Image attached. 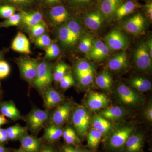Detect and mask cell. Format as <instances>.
Segmentation results:
<instances>
[{
	"label": "cell",
	"instance_id": "6da1fadb",
	"mask_svg": "<svg viewBox=\"0 0 152 152\" xmlns=\"http://www.w3.org/2000/svg\"><path fill=\"white\" fill-rule=\"evenodd\" d=\"M72 121L78 134L81 136H85L89 126V113L83 107H78L74 110Z\"/></svg>",
	"mask_w": 152,
	"mask_h": 152
},
{
	"label": "cell",
	"instance_id": "7a4b0ae2",
	"mask_svg": "<svg viewBox=\"0 0 152 152\" xmlns=\"http://www.w3.org/2000/svg\"><path fill=\"white\" fill-rule=\"evenodd\" d=\"M53 75L51 67L48 63L43 62L38 64L34 85L40 90L48 86L52 83Z\"/></svg>",
	"mask_w": 152,
	"mask_h": 152
},
{
	"label": "cell",
	"instance_id": "3957f363",
	"mask_svg": "<svg viewBox=\"0 0 152 152\" xmlns=\"http://www.w3.org/2000/svg\"><path fill=\"white\" fill-rule=\"evenodd\" d=\"M104 41V43L111 50H124L129 45L126 36L118 29H114L109 33Z\"/></svg>",
	"mask_w": 152,
	"mask_h": 152
},
{
	"label": "cell",
	"instance_id": "277c9868",
	"mask_svg": "<svg viewBox=\"0 0 152 152\" xmlns=\"http://www.w3.org/2000/svg\"><path fill=\"white\" fill-rule=\"evenodd\" d=\"M134 128L124 127L116 130L109 139V147L113 149H121L124 146L128 138L133 132Z\"/></svg>",
	"mask_w": 152,
	"mask_h": 152
},
{
	"label": "cell",
	"instance_id": "5b68a950",
	"mask_svg": "<svg viewBox=\"0 0 152 152\" xmlns=\"http://www.w3.org/2000/svg\"><path fill=\"white\" fill-rule=\"evenodd\" d=\"M134 63L136 67L140 70L148 71L152 68V58L145 43L140 45L134 54Z\"/></svg>",
	"mask_w": 152,
	"mask_h": 152
},
{
	"label": "cell",
	"instance_id": "8992f818",
	"mask_svg": "<svg viewBox=\"0 0 152 152\" xmlns=\"http://www.w3.org/2000/svg\"><path fill=\"white\" fill-rule=\"evenodd\" d=\"M117 92L120 101L125 104L135 106L141 102V98L138 94L124 84L118 86Z\"/></svg>",
	"mask_w": 152,
	"mask_h": 152
},
{
	"label": "cell",
	"instance_id": "52a82bcc",
	"mask_svg": "<svg viewBox=\"0 0 152 152\" xmlns=\"http://www.w3.org/2000/svg\"><path fill=\"white\" fill-rule=\"evenodd\" d=\"M48 112L39 109H34L29 114L27 118L28 124L33 132L36 133L40 129L48 120Z\"/></svg>",
	"mask_w": 152,
	"mask_h": 152
},
{
	"label": "cell",
	"instance_id": "ba28073f",
	"mask_svg": "<svg viewBox=\"0 0 152 152\" xmlns=\"http://www.w3.org/2000/svg\"><path fill=\"white\" fill-rule=\"evenodd\" d=\"M110 50L103 41L100 39L94 40L91 48L88 53V57L91 60L101 61L109 56Z\"/></svg>",
	"mask_w": 152,
	"mask_h": 152
},
{
	"label": "cell",
	"instance_id": "9c48e42d",
	"mask_svg": "<svg viewBox=\"0 0 152 152\" xmlns=\"http://www.w3.org/2000/svg\"><path fill=\"white\" fill-rule=\"evenodd\" d=\"M146 21L140 14H138L128 19L124 23V27L128 32L137 34L142 33L145 27Z\"/></svg>",
	"mask_w": 152,
	"mask_h": 152
},
{
	"label": "cell",
	"instance_id": "30bf717a",
	"mask_svg": "<svg viewBox=\"0 0 152 152\" xmlns=\"http://www.w3.org/2000/svg\"><path fill=\"white\" fill-rule=\"evenodd\" d=\"M109 101L104 94L91 92L89 94L86 100L87 105L92 111L98 110L108 107Z\"/></svg>",
	"mask_w": 152,
	"mask_h": 152
},
{
	"label": "cell",
	"instance_id": "8fae6325",
	"mask_svg": "<svg viewBox=\"0 0 152 152\" xmlns=\"http://www.w3.org/2000/svg\"><path fill=\"white\" fill-rule=\"evenodd\" d=\"M72 109V105L69 103H65L59 106L52 115L51 122L53 125L60 126L65 123Z\"/></svg>",
	"mask_w": 152,
	"mask_h": 152
},
{
	"label": "cell",
	"instance_id": "7c38bea8",
	"mask_svg": "<svg viewBox=\"0 0 152 152\" xmlns=\"http://www.w3.org/2000/svg\"><path fill=\"white\" fill-rule=\"evenodd\" d=\"M38 64L35 61L25 59L19 63L20 69L22 75L28 81L34 80L37 75Z\"/></svg>",
	"mask_w": 152,
	"mask_h": 152
},
{
	"label": "cell",
	"instance_id": "4fadbf2b",
	"mask_svg": "<svg viewBox=\"0 0 152 152\" xmlns=\"http://www.w3.org/2000/svg\"><path fill=\"white\" fill-rule=\"evenodd\" d=\"M122 3V0H101L99 7L100 13L104 18H109L114 16Z\"/></svg>",
	"mask_w": 152,
	"mask_h": 152
},
{
	"label": "cell",
	"instance_id": "5bb4252c",
	"mask_svg": "<svg viewBox=\"0 0 152 152\" xmlns=\"http://www.w3.org/2000/svg\"><path fill=\"white\" fill-rule=\"evenodd\" d=\"M23 150L26 152H38L40 149V142L37 139L24 133L19 137Z\"/></svg>",
	"mask_w": 152,
	"mask_h": 152
},
{
	"label": "cell",
	"instance_id": "9a60e30c",
	"mask_svg": "<svg viewBox=\"0 0 152 152\" xmlns=\"http://www.w3.org/2000/svg\"><path fill=\"white\" fill-rule=\"evenodd\" d=\"M11 48L14 50L20 53L28 54L31 53L28 39L21 32H19L16 36L12 43Z\"/></svg>",
	"mask_w": 152,
	"mask_h": 152
},
{
	"label": "cell",
	"instance_id": "2e32d148",
	"mask_svg": "<svg viewBox=\"0 0 152 152\" xmlns=\"http://www.w3.org/2000/svg\"><path fill=\"white\" fill-rule=\"evenodd\" d=\"M91 122L94 129L102 133L103 137L107 136L111 131L112 125L110 123L100 115H94Z\"/></svg>",
	"mask_w": 152,
	"mask_h": 152
},
{
	"label": "cell",
	"instance_id": "e0dca14e",
	"mask_svg": "<svg viewBox=\"0 0 152 152\" xmlns=\"http://www.w3.org/2000/svg\"><path fill=\"white\" fill-rule=\"evenodd\" d=\"M103 18L100 12H91L85 16L84 23L87 27L93 31H96L101 27L103 22Z\"/></svg>",
	"mask_w": 152,
	"mask_h": 152
},
{
	"label": "cell",
	"instance_id": "ac0fdd59",
	"mask_svg": "<svg viewBox=\"0 0 152 152\" xmlns=\"http://www.w3.org/2000/svg\"><path fill=\"white\" fill-rule=\"evenodd\" d=\"M128 58L126 53L121 52L109 61L108 66L111 70L115 71L121 70L128 66Z\"/></svg>",
	"mask_w": 152,
	"mask_h": 152
},
{
	"label": "cell",
	"instance_id": "d6986e66",
	"mask_svg": "<svg viewBox=\"0 0 152 152\" xmlns=\"http://www.w3.org/2000/svg\"><path fill=\"white\" fill-rule=\"evenodd\" d=\"M141 7L138 3L134 1H128L122 3L117 9L114 16L116 18L120 20L124 17L132 14L137 9Z\"/></svg>",
	"mask_w": 152,
	"mask_h": 152
},
{
	"label": "cell",
	"instance_id": "ffe728a7",
	"mask_svg": "<svg viewBox=\"0 0 152 152\" xmlns=\"http://www.w3.org/2000/svg\"><path fill=\"white\" fill-rule=\"evenodd\" d=\"M61 95L52 88L47 89L44 94V102L48 108L54 107L63 100Z\"/></svg>",
	"mask_w": 152,
	"mask_h": 152
},
{
	"label": "cell",
	"instance_id": "44dd1931",
	"mask_svg": "<svg viewBox=\"0 0 152 152\" xmlns=\"http://www.w3.org/2000/svg\"><path fill=\"white\" fill-rule=\"evenodd\" d=\"M143 137L141 134L130 136L126 142V150L127 152H139L141 149Z\"/></svg>",
	"mask_w": 152,
	"mask_h": 152
},
{
	"label": "cell",
	"instance_id": "7402d4cb",
	"mask_svg": "<svg viewBox=\"0 0 152 152\" xmlns=\"http://www.w3.org/2000/svg\"><path fill=\"white\" fill-rule=\"evenodd\" d=\"M50 16L52 20L60 24L69 18V13L67 9L62 6H57L51 9Z\"/></svg>",
	"mask_w": 152,
	"mask_h": 152
},
{
	"label": "cell",
	"instance_id": "603a6c76",
	"mask_svg": "<svg viewBox=\"0 0 152 152\" xmlns=\"http://www.w3.org/2000/svg\"><path fill=\"white\" fill-rule=\"evenodd\" d=\"M129 84L134 89L140 92L149 91L152 88L149 80L143 77H134L129 81Z\"/></svg>",
	"mask_w": 152,
	"mask_h": 152
},
{
	"label": "cell",
	"instance_id": "cb8c5ba5",
	"mask_svg": "<svg viewBox=\"0 0 152 152\" xmlns=\"http://www.w3.org/2000/svg\"><path fill=\"white\" fill-rule=\"evenodd\" d=\"M125 115V111L119 107H113L102 110L99 113L100 115L107 120L119 119Z\"/></svg>",
	"mask_w": 152,
	"mask_h": 152
},
{
	"label": "cell",
	"instance_id": "d4e9b609",
	"mask_svg": "<svg viewBox=\"0 0 152 152\" xmlns=\"http://www.w3.org/2000/svg\"><path fill=\"white\" fill-rule=\"evenodd\" d=\"M0 111L4 116L15 121L20 118V112L13 104L5 103L0 106Z\"/></svg>",
	"mask_w": 152,
	"mask_h": 152
},
{
	"label": "cell",
	"instance_id": "484cf974",
	"mask_svg": "<svg viewBox=\"0 0 152 152\" xmlns=\"http://www.w3.org/2000/svg\"><path fill=\"white\" fill-rule=\"evenodd\" d=\"M112 78L110 74L103 72L96 78L95 82L99 88L106 91H110L112 86Z\"/></svg>",
	"mask_w": 152,
	"mask_h": 152
},
{
	"label": "cell",
	"instance_id": "4316f807",
	"mask_svg": "<svg viewBox=\"0 0 152 152\" xmlns=\"http://www.w3.org/2000/svg\"><path fill=\"white\" fill-rule=\"evenodd\" d=\"M62 129L59 126L52 125L46 128L44 137L49 141H53L58 140L63 135Z\"/></svg>",
	"mask_w": 152,
	"mask_h": 152
},
{
	"label": "cell",
	"instance_id": "83f0119b",
	"mask_svg": "<svg viewBox=\"0 0 152 152\" xmlns=\"http://www.w3.org/2000/svg\"><path fill=\"white\" fill-rule=\"evenodd\" d=\"M58 37L61 42L66 45H72L77 42L71 34L66 25L59 30Z\"/></svg>",
	"mask_w": 152,
	"mask_h": 152
},
{
	"label": "cell",
	"instance_id": "f1b7e54d",
	"mask_svg": "<svg viewBox=\"0 0 152 152\" xmlns=\"http://www.w3.org/2000/svg\"><path fill=\"white\" fill-rule=\"evenodd\" d=\"M102 137V133L95 129H92L87 137L88 146L91 148H96Z\"/></svg>",
	"mask_w": 152,
	"mask_h": 152
},
{
	"label": "cell",
	"instance_id": "f546056e",
	"mask_svg": "<svg viewBox=\"0 0 152 152\" xmlns=\"http://www.w3.org/2000/svg\"><path fill=\"white\" fill-rule=\"evenodd\" d=\"M62 136L66 143L69 145H73L78 142L79 139L75 132L70 127H68L63 131Z\"/></svg>",
	"mask_w": 152,
	"mask_h": 152
},
{
	"label": "cell",
	"instance_id": "4dcf8cb0",
	"mask_svg": "<svg viewBox=\"0 0 152 152\" xmlns=\"http://www.w3.org/2000/svg\"><path fill=\"white\" fill-rule=\"evenodd\" d=\"M26 128L22 127L19 125H15L8 128L6 129L10 140H14L19 137L26 131Z\"/></svg>",
	"mask_w": 152,
	"mask_h": 152
},
{
	"label": "cell",
	"instance_id": "1f68e13d",
	"mask_svg": "<svg viewBox=\"0 0 152 152\" xmlns=\"http://www.w3.org/2000/svg\"><path fill=\"white\" fill-rule=\"evenodd\" d=\"M69 66L65 63L61 62L57 65L53 75V78L56 82H59L61 79L64 76Z\"/></svg>",
	"mask_w": 152,
	"mask_h": 152
},
{
	"label": "cell",
	"instance_id": "d6a6232c",
	"mask_svg": "<svg viewBox=\"0 0 152 152\" xmlns=\"http://www.w3.org/2000/svg\"><path fill=\"white\" fill-rule=\"evenodd\" d=\"M21 20V14H14L8 18L4 21L0 23V27H7L18 26Z\"/></svg>",
	"mask_w": 152,
	"mask_h": 152
},
{
	"label": "cell",
	"instance_id": "836d02e7",
	"mask_svg": "<svg viewBox=\"0 0 152 152\" xmlns=\"http://www.w3.org/2000/svg\"><path fill=\"white\" fill-rule=\"evenodd\" d=\"M74 39L77 41L81 35V28L77 22L72 20L66 25Z\"/></svg>",
	"mask_w": 152,
	"mask_h": 152
},
{
	"label": "cell",
	"instance_id": "e575fe53",
	"mask_svg": "<svg viewBox=\"0 0 152 152\" xmlns=\"http://www.w3.org/2000/svg\"><path fill=\"white\" fill-rule=\"evenodd\" d=\"M87 72H94V68L89 63L86 61H79L76 65L75 72L76 75Z\"/></svg>",
	"mask_w": 152,
	"mask_h": 152
},
{
	"label": "cell",
	"instance_id": "d590c367",
	"mask_svg": "<svg viewBox=\"0 0 152 152\" xmlns=\"http://www.w3.org/2000/svg\"><path fill=\"white\" fill-rule=\"evenodd\" d=\"M92 43L91 38L89 37H85L82 39L79 44V49L83 53L88 54L91 48Z\"/></svg>",
	"mask_w": 152,
	"mask_h": 152
},
{
	"label": "cell",
	"instance_id": "8d00e7d4",
	"mask_svg": "<svg viewBox=\"0 0 152 152\" xmlns=\"http://www.w3.org/2000/svg\"><path fill=\"white\" fill-rule=\"evenodd\" d=\"M16 8L14 6L9 4L0 6V17L7 19L15 14Z\"/></svg>",
	"mask_w": 152,
	"mask_h": 152
},
{
	"label": "cell",
	"instance_id": "74e56055",
	"mask_svg": "<svg viewBox=\"0 0 152 152\" xmlns=\"http://www.w3.org/2000/svg\"><path fill=\"white\" fill-rule=\"evenodd\" d=\"M60 50L56 44H51L47 47L45 50V57L48 58H54L60 54Z\"/></svg>",
	"mask_w": 152,
	"mask_h": 152
},
{
	"label": "cell",
	"instance_id": "f35d334b",
	"mask_svg": "<svg viewBox=\"0 0 152 152\" xmlns=\"http://www.w3.org/2000/svg\"><path fill=\"white\" fill-rule=\"evenodd\" d=\"M60 86L63 89H67L75 84L73 77L70 73L66 74L60 80Z\"/></svg>",
	"mask_w": 152,
	"mask_h": 152
},
{
	"label": "cell",
	"instance_id": "ab89813d",
	"mask_svg": "<svg viewBox=\"0 0 152 152\" xmlns=\"http://www.w3.org/2000/svg\"><path fill=\"white\" fill-rule=\"evenodd\" d=\"M36 44L37 46L41 48L48 47L51 44V39L48 36L43 34L37 37Z\"/></svg>",
	"mask_w": 152,
	"mask_h": 152
},
{
	"label": "cell",
	"instance_id": "60d3db41",
	"mask_svg": "<svg viewBox=\"0 0 152 152\" xmlns=\"http://www.w3.org/2000/svg\"><path fill=\"white\" fill-rule=\"evenodd\" d=\"M94 77V72H91L79 77L77 78L79 83L82 86H87L92 83Z\"/></svg>",
	"mask_w": 152,
	"mask_h": 152
},
{
	"label": "cell",
	"instance_id": "b9f144b4",
	"mask_svg": "<svg viewBox=\"0 0 152 152\" xmlns=\"http://www.w3.org/2000/svg\"><path fill=\"white\" fill-rule=\"evenodd\" d=\"M10 69L9 64L4 61H0V79L6 78L10 74Z\"/></svg>",
	"mask_w": 152,
	"mask_h": 152
},
{
	"label": "cell",
	"instance_id": "7bdbcfd3",
	"mask_svg": "<svg viewBox=\"0 0 152 152\" xmlns=\"http://www.w3.org/2000/svg\"><path fill=\"white\" fill-rule=\"evenodd\" d=\"M34 1L35 0H0V2L4 4L24 6L29 5Z\"/></svg>",
	"mask_w": 152,
	"mask_h": 152
},
{
	"label": "cell",
	"instance_id": "ee69618b",
	"mask_svg": "<svg viewBox=\"0 0 152 152\" xmlns=\"http://www.w3.org/2000/svg\"><path fill=\"white\" fill-rule=\"evenodd\" d=\"M31 30L33 35L34 37H37L44 34V33L45 31V26L41 23L32 27L31 28Z\"/></svg>",
	"mask_w": 152,
	"mask_h": 152
},
{
	"label": "cell",
	"instance_id": "f6af8a7d",
	"mask_svg": "<svg viewBox=\"0 0 152 152\" xmlns=\"http://www.w3.org/2000/svg\"><path fill=\"white\" fill-rule=\"evenodd\" d=\"M25 12L28 18L37 23H39L42 21V15L39 12H34L31 13Z\"/></svg>",
	"mask_w": 152,
	"mask_h": 152
},
{
	"label": "cell",
	"instance_id": "bcb514c9",
	"mask_svg": "<svg viewBox=\"0 0 152 152\" xmlns=\"http://www.w3.org/2000/svg\"><path fill=\"white\" fill-rule=\"evenodd\" d=\"M74 5L78 6H85L89 4L94 0H70Z\"/></svg>",
	"mask_w": 152,
	"mask_h": 152
},
{
	"label": "cell",
	"instance_id": "7dc6e473",
	"mask_svg": "<svg viewBox=\"0 0 152 152\" xmlns=\"http://www.w3.org/2000/svg\"><path fill=\"white\" fill-rule=\"evenodd\" d=\"M8 139V136L6 129L0 128V143L5 142Z\"/></svg>",
	"mask_w": 152,
	"mask_h": 152
},
{
	"label": "cell",
	"instance_id": "c3c4849f",
	"mask_svg": "<svg viewBox=\"0 0 152 152\" xmlns=\"http://www.w3.org/2000/svg\"><path fill=\"white\" fill-rule=\"evenodd\" d=\"M145 10L146 13L148 18L151 20L152 19V3L151 1L147 3L145 6Z\"/></svg>",
	"mask_w": 152,
	"mask_h": 152
},
{
	"label": "cell",
	"instance_id": "681fc988",
	"mask_svg": "<svg viewBox=\"0 0 152 152\" xmlns=\"http://www.w3.org/2000/svg\"><path fill=\"white\" fill-rule=\"evenodd\" d=\"M63 152H80V150H79L75 147L72 146H66L63 148Z\"/></svg>",
	"mask_w": 152,
	"mask_h": 152
},
{
	"label": "cell",
	"instance_id": "f907efd6",
	"mask_svg": "<svg viewBox=\"0 0 152 152\" xmlns=\"http://www.w3.org/2000/svg\"><path fill=\"white\" fill-rule=\"evenodd\" d=\"M145 115L147 119L151 122L152 121V104H150L149 107L147 108L145 112Z\"/></svg>",
	"mask_w": 152,
	"mask_h": 152
},
{
	"label": "cell",
	"instance_id": "816d5d0a",
	"mask_svg": "<svg viewBox=\"0 0 152 152\" xmlns=\"http://www.w3.org/2000/svg\"><path fill=\"white\" fill-rule=\"evenodd\" d=\"M39 152H56V151L52 147L50 146H46L42 148L39 151Z\"/></svg>",
	"mask_w": 152,
	"mask_h": 152
},
{
	"label": "cell",
	"instance_id": "f5cc1de1",
	"mask_svg": "<svg viewBox=\"0 0 152 152\" xmlns=\"http://www.w3.org/2000/svg\"><path fill=\"white\" fill-rule=\"evenodd\" d=\"M147 49L151 57L152 58V39H150L148 42H147V44H146Z\"/></svg>",
	"mask_w": 152,
	"mask_h": 152
},
{
	"label": "cell",
	"instance_id": "db71d44e",
	"mask_svg": "<svg viewBox=\"0 0 152 152\" xmlns=\"http://www.w3.org/2000/svg\"><path fill=\"white\" fill-rule=\"evenodd\" d=\"M61 0H44V3L48 5H51L60 2Z\"/></svg>",
	"mask_w": 152,
	"mask_h": 152
},
{
	"label": "cell",
	"instance_id": "11a10c76",
	"mask_svg": "<svg viewBox=\"0 0 152 152\" xmlns=\"http://www.w3.org/2000/svg\"><path fill=\"white\" fill-rule=\"evenodd\" d=\"M7 122V120L6 119L5 116L2 114H0V126L5 124Z\"/></svg>",
	"mask_w": 152,
	"mask_h": 152
},
{
	"label": "cell",
	"instance_id": "9f6ffc18",
	"mask_svg": "<svg viewBox=\"0 0 152 152\" xmlns=\"http://www.w3.org/2000/svg\"><path fill=\"white\" fill-rule=\"evenodd\" d=\"M0 152H7L5 148L0 145Z\"/></svg>",
	"mask_w": 152,
	"mask_h": 152
},
{
	"label": "cell",
	"instance_id": "6f0895ef",
	"mask_svg": "<svg viewBox=\"0 0 152 152\" xmlns=\"http://www.w3.org/2000/svg\"><path fill=\"white\" fill-rule=\"evenodd\" d=\"M80 152H91L90 151H88V150L84 149V150H81Z\"/></svg>",
	"mask_w": 152,
	"mask_h": 152
},
{
	"label": "cell",
	"instance_id": "680465c9",
	"mask_svg": "<svg viewBox=\"0 0 152 152\" xmlns=\"http://www.w3.org/2000/svg\"><path fill=\"white\" fill-rule=\"evenodd\" d=\"M15 152H26V151H24L23 150H19V151H17Z\"/></svg>",
	"mask_w": 152,
	"mask_h": 152
},
{
	"label": "cell",
	"instance_id": "91938a15",
	"mask_svg": "<svg viewBox=\"0 0 152 152\" xmlns=\"http://www.w3.org/2000/svg\"><path fill=\"white\" fill-rule=\"evenodd\" d=\"M0 58H1V56H0Z\"/></svg>",
	"mask_w": 152,
	"mask_h": 152
}]
</instances>
